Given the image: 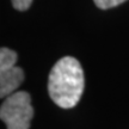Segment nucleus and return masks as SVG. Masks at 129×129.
<instances>
[{
	"label": "nucleus",
	"instance_id": "f257e3e1",
	"mask_svg": "<svg viewBox=\"0 0 129 129\" xmlns=\"http://www.w3.org/2000/svg\"><path fill=\"white\" fill-rule=\"evenodd\" d=\"M51 101L62 109L74 108L84 92V71L72 56H64L51 68L48 80Z\"/></svg>",
	"mask_w": 129,
	"mask_h": 129
},
{
	"label": "nucleus",
	"instance_id": "f03ea898",
	"mask_svg": "<svg viewBox=\"0 0 129 129\" xmlns=\"http://www.w3.org/2000/svg\"><path fill=\"white\" fill-rule=\"evenodd\" d=\"M34 117L31 97L25 91L13 92L0 106V118L7 129H29Z\"/></svg>",
	"mask_w": 129,
	"mask_h": 129
},
{
	"label": "nucleus",
	"instance_id": "7ed1b4c3",
	"mask_svg": "<svg viewBox=\"0 0 129 129\" xmlns=\"http://www.w3.org/2000/svg\"><path fill=\"white\" fill-rule=\"evenodd\" d=\"M24 72L20 67H11L5 71H0V97L6 98L16 92V90L24 81Z\"/></svg>",
	"mask_w": 129,
	"mask_h": 129
},
{
	"label": "nucleus",
	"instance_id": "20e7f679",
	"mask_svg": "<svg viewBox=\"0 0 129 129\" xmlns=\"http://www.w3.org/2000/svg\"><path fill=\"white\" fill-rule=\"evenodd\" d=\"M17 62V53L12 49L3 47L0 49V71L14 67Z\"/></svg>",
	"mask_w": 129,
	"mask_h": 129
},
{
	"label": "nucleus",
	"instance_id": "39448f33",
	"mask_svg": "<svg viewBox=\"0 0 129 129\" xmlns=\"http://www.w3.org/2000/svg\"><path fill=\"white\" fill-rule=\"evenodd\" d=\"M97 7H99L102 10H108V9H112L121 5L122 3H124L127 0H93Z\"/></svg>",
	"mask_w": 129,
	"mask_h": 129
},
{
	"label": "nucleus",
	"instance_id": "423d86ee",
	"mask_svg": "<svg viewBox=\"0 0 129 129\" xmlns=\"http://www.w3.org/2000/svg\"><path fill=\"white\" fill-rule=\"evenodd\" d=\"M32 0H12V5L18 11H26L31 6Z\"/></svg>",
	"mask_w": 129,
	"mask_h": 129
}]
</instances>
